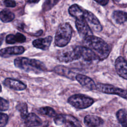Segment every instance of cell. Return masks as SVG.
I'll use <instances>...</instances> for the list:
<instances>
[{
  "mask_svg": "<svg viewBox=\"0 0 127 127\" xmlns=\"http://www.w3.org/2000/svg\"><path fill=\"white\" fill-rule=\"evenodd\" d=\"M4 4L7 7H13L15 6L16 3L13 0H5L4 1Z\"/></svg>",
  "mask_w": 127,
  "mask_h": 127,
  "instance_id": "83f0119b",
  "label": "cell"
},
{
  "mask_svg": "<svg viewBox=\"0 0 127 127\" xmlns=\"http://www.w3.org/2000/svg\"><path fill=\"white\" fill-rule=\"evenodd\" d=\"M15 66L26 71H45L46 67L41 61L35 59H29L24 57H18L14 61Z\"/></svg>",
  "mask_w": 127,
  "mask_h": 127,
  "instance_id": "7a4b0ae2",
  "label": "cell"
},
{
  "mask_svg": "<svg viewBox=\"0 0 127 127\" xmlns=\"http://www.w3.org/2000/svg\"><path fill=\"white\" fill-rule=\"evenodd\" d=\"M96 90L106 94L117 95L123 98L127 99V91L112 85L104 83L96 84Z\"/></svg>",
  "mask_w": 127,
  "mask_h": 127,
  "instance_id": "8992f818",
  "label": "cell"
},
{
  "mask_svg": "<svg viewBox=\"0 0 127 127\" xmlns=\"http://www.w3.org/2000/svg\"><path fill=\"white\" fill-rule=\"evenodd\" d=\"M16 110L19 112L21 118L25 119L28 115V107L25 102H19L16 106Z\"/></svg>",
  "mask_w": 127,
  "mask_h": 127,
  "instance_id": "d4e9b609",
  "label": "cell"
},
{
  "mask_svg": "<svg viewBox=\"0 0 127 127\" xmlns=\"http://www.w3.org/2000/svg\"><path fill=\"white\" fill-rule=\"evenodd\" d=\"M68 12L70 15L76 19L84 17V10L76 4H72L69 7Z\"/></svg>",
  "mask_w": 127,
  "mask_h": 127,
  "instance_id": "d6986e66",
  "label": "cell"
},
{
  "mask_svg": "<svg viewBox=\"0 0 127 127\" xmlns=\"http://www.w3.org/2000/svg\"><path fill=\"white\" fill-rule=\"evenodd\" d=\"M67 101L74 107L80 109L89 107L94 102L92 98L80 94L71 96L68 98Z\"/></svg>",
  "mask_w": 127,
  "mask_h": 127,
  "instance_id": "5b68a950",
  "label": "cell"
},
{
  "mask_svg": "<svg viewBox=\"0 0 127 127\" xmlns=\"http://www.w3.org/2000/svg\"><path fill=\"white\" fill-rule=\"evenodd\" d=\"M54 2H57V0H48L47 1H45L44 6H45V9L46 8L48 7V9L50 8V6H53L55 3H54Z\"/></svg>",
  "mask_w": 127,
  "mask_h": 127,
  "instance_id": "f1b7e54d",
  "label": "cell"
},
{
  "mask_svg": "<svg viewBox=\"0 0 127 127\" xmlns=\"http://www.w3.org/2000/svg\"><path fill=\"white\" fill-rule=\"evenodd\" d=\"M9 102L7 100L0 97V111H5L9 108Z\"/></svg>",
  "mask_w": 127,
  "mask_h": 127,
  "instance_id": "484cf974",
  "label": "cell"
},
{
  "mask_svg": "<svg viewBox=\"0 0 127 127\" xmlns=\"http://www.w3.org/2000/svg\"><path fill=\"white\" fill-rule=\"evenodd\" d=\"M116 117L122 126L127 127V110L124 109L118 110L116 113Z\"/></svg>",
  "mask_w": 127,
  "mask_h": 127,
  "instance_id": "7402d4cb",
  "label": "cell"
},
{
  "mask_svg": "<svg viewBox=\"0 0 127 127\" xmlns=\"http://www.w3.org/2000/svg\"><path fill=\"white\" fill-rule=\"evenodd\" d=\"M40 0H29L28 2L30 3H37Z\"/></svg>",
  "mask_w": 127,
  "mask_h": 127,
  "instance_id": "4dcf8cb0",
  "label": "cell"
},
{
  "mask_svg": "<svg viewBox=\"0 0 127 127\" xmlns=\"http://www.w3.org/2000/svg\"><path fill=\"white\" fill-rule=\"evenodd\" d=\"M54 122L58 126L65 127H81L79 121L74 116L69 115H56L54 117Z\"/></svg>",
  "mask_w": 127,
  "mask_h": 127,
  "instance_id": "52a82bcc",
  "label": "cell"
},
{
  "mask_svg": "<svg viewBox=\"0 0 127 127\" xmlns=\"http://www.w3.org/2000/svg\"><path fill=\"white\" fill-rule=\"evenodd\" d=\"M53 37L51 36H49L45 38L36 39L33 41L32 44L36 48L43 50H46L49 49Z\"/></svg>",
  "mask_w": 127,
  "mask_h": 127,
  "instance_id": "5bb4252c",
  "label": "cell"
},
{
  "mask_svg": "<svg viewBox=\"0 0 127 127\" xmlns=\"http://www.w3.org/2000/svg\"><path fill=\"white\" fill-rule=\"evenodd\" d=\"M5 41L9 44H14L16 43H22L26 41V37L20 33H17L15 35L9 34L6 37Z\"/></svg>",
  "mask_w": 127,
  "mask_h": 127,
  "instance_id": "e0dca14e",
  "label": "cell"
},
{
  "mask_svg": "<svg viewBox=\"0 0 127 127\" xmlns=\"http://www.w3.org/2000/svg\"><path fill=\"white\" fill-rule=\"evenodd\" d=\"M76 80L84 87L90 90H96V84L91 78L81 74H78L76 75Z\"/></svg>",
  "mask_w": 127,
  "mask_h": 127,
  "instance_id": "8fae6325",
  "label": "cell"
},
{
  "mask_svg": "<svg viewBox=\"0 0 127 127\" xmlns=\"http://www.w3.org/2000/svg\"><path fill=\"white\" fill-rule=\"evenodd\" d=\"M98 3L100 4L101 5L104 6L106 5L109 2V0H94Z\"/></svg>",
  "mask_w": 127,
  "mask_h": 127,
  "instance_id": "f546056e",
  "label": "cell"
},
{
  "mask_svg": "<svg viewBox=\"0 0 127 127\" xmlns=\"http://www.w3.org/2000/svg\"><path fill=\"white\" fill-rule=\"evenodd\" d=\"M83 39L84 46L90 49L97 56L99 60H103L108 57L111 48L102 39L93 35Z\"/></svg>",
  "mask_w": 127,
  "mask_h": 127,
  "instance_id": "6da1fadb",
  "label": "cell"
},
{
  "mask_svg": "<svg viewBox=\"0 0 127 127\" xmlns=\"http://www.w3.org/2000/svg\"><path fill=\"white\" fill-rule=\"evenodd\" d=\"M113 18L118 24H123L127 20V12L121 10H115L113 13Z\"/></svg>",
  "mask_w": 127,
  "mask_h": 127,
  "instance_id": "ffe728a7",
  "label": "cell"
},
{
  "mask_svg": "<svg viewBox=\"0 0 127 127\" xmlns=\"http://www.w3.org/2000/svg\"><path fill=\"white\" fill-rule=\"evenodd\" d=\"M72 34L71 26L68 23L61 24L58 27L55 37V44L59 47H64L70 42Z\"/></svg>",
  "mask_w": 127,
  "mask_h": 127,
  "instance_id": "3957f363",
  "label": "cell"
},
{
  "mask_svg": "<svg viewBox=\"0 0 127 127\" xmlns=\"http://www.w3.org/2000/svg\"><path fill=\"white\" fill-rule=\"evenodd\" d=\"M84 123L86 126L95 127H99L103 125L104 123V121L99 116L92 115H88L85 117Z\"/></svg>",
  "mask_w": 127,
  "mask_h": 127,
  "instance_id": "9a60e30c",
  "label": "cell"
},
{
  "mask_svg": "<svg viewBox=\"0 0 127 127\" xmlns=\"http://www.w3.org/2000/svg\"><path fill=\"white\" fill-rule=\"evenodd\" d=\"M8 116L4 113H0V127H4L7 123Z\"/></svg>",
  "mask_w": 127,
  "mask_h": 127,
  "instance_id": "4316f807",
  "label": "cell"
},
{
  "mask_svg": "<svg viewBox=\"0 0 127 127\" xmlns=\"http://www.w3.org/2000/svg\"><path fill=\"white\" fill-rule=\"evenodd\" d=\"M1 91V85H0V92Z\"/></svg>",
  "mask_w": 127,
  "mask_h": 127,
  "instance_id": "1f68e13d",
  "label": "cell"
},
{
  "mask_svg": "<svg viewBox=\"0 0 127 127\" xmlns=\"http://www.w3.org/2000/svg\"><path fill=\"white\" fill-rule=\"evenodd\" d=\"M24 119L25 125L27 127H38L42 124L41 119L33 113L28 114Z\"/></svg>",
  "mask_w": 127,
  "mask_h": 127,
  "instance_id": "2e32d148",
  "label": "cell"
},
{
  "mask_svg": "<svg viewBox=\"0 0 127 127\" xmlns=\"http://www.w3.org/2000/svg\"><path fill=\"white\" fill-rule=\"evenodd\" d=\"M25 49L22 46L7 47L0 50V57L7 58L12 55H20L24 53Z\"/></svg>",
  "mask_w": 127,
  "mask_h": 127,
  "instance_id": "4fadbf2b",
  "label": "cell"
},
{
  "mask_svg": "<svg viewBox=\"0 0 127 127\" xmlns=\"http://www.w3.org/2000/svg\"><path fill=\"white\" fill-rule=\"evenodd\" d=\"M84 18L87 22L90 28L93 30L100 32L102 30V27L99 20L91 12L87 10H84Z\"/></svg>",
  "mask_w": 127,
  "mask_h": 127,
  "instance_id": "9c48e42d",
  "label": "cell"
},
{
  "mask_svg": "<svg viewBox=\"0 0 127 127\" xmlns=\"http://www.w3.org/2000/svg\"><path fill=\"white\" fill-rule=\"evenodd\" d=\"M81 52L82 58L86 61L90 62L92 61L98 60V58L96 54L90 49L85 46L81 47Z\"/></svg>",
  "mask_w": 127,
  "mask_h": 127,
  "instance_id": "ac0fdd59",
  "label": "cell"
},
{
  "mask_svg": "<svg viewBox=\"0 0 127 127\" xmlns=\"http://www.w3.org/2000/svg\"><path fill=\"white\" fill-rule=\"evenodd\" d=\"M3 84L8 88L17 91L24 90L27 87L26 85L22 81L11 78L5 79L3 82Z\"/></svg>",
  "mask_w": 127,
  "mask_h": 127,
  "instance_id": "7c38bea8",
  "label": "cell"
},
{
  "mask_svg": "<svg viewBox=\"0 0 127 127\" xmlns=\"http://www.w3.org/2000/svg\"><path fill=\"white\" fill-rule=\"evenodd\" d=\"M14 17V14L8 9H3L0 12V19L4 23L12 21Z\"/></svg>",
  "mask_w": 127,
  "mask_h": 127,
  "instance_id": "44dd1931",
  "label": "cell"
},
{
  "mask_svg": "<svg viewBox=\"0 0 127 127\" xmlns=\"http://www.w3.org/2000/svg\"><path fill=\"white\" fill-rule=\"evenodd\" d=\"M75 26L79 35L83 38L93 35L91 28L84 17L76 19Z\"/></svg>",
  "mask_w": 127,
  "mask_h": 127,
  "instance_id": "ba28073f",
  "label": "cell"
},
{
  "mask_svg": "<svg viewBox=\"0 0 127 127\" xmlns=\"http://www.w3.org/2000/svg\"><path fill=\"white\" fill-rule=\"evenodd\" d=\"M115 66L118 74L127 80V61L121 56L119 57L115 61Z\"/></svg>",
  "mask_w": 127,
  "mask_h": 127,
  "instance_id": "30bf717a",
  "label": "cell"
},
{
  "mask_svg": "<svg viewBox=\"0 0 127 127\" xmlns=\"http://www.w3.org/2000/svg\"><path fill=\"white\" fill-rule=\"evenodd\" d=\"M54 70L56 73L61 76H64L68 78H71L69 75L71 73V71L68 68L64 65L56 66L55 67Z\"/></svg>",
  "mask_w": 127,
  "mask_h": 127,
  "instance_id": "603a6c76",
  "label": "cell"
},
{
  "mask_svg": "<svg viewBox=\"0 0 127 127\" xmlns=\"http://www.w3.org/2000/svg\"><path fill=\"white\" fill-rule=\"evenodd\" d=\"M81 47L77 46L63 50L58 55L57 58L59 61L64 63H69L78 60L82 58Z\"/></svg>",
  "mask_w": 127,
  "mask_h": 127,
  "instance_id": "277c9868",
  "label": "cell"
},
{
  "mask_svg": "<svg viewBox=\"0 0 127 127\" xmlns=\"http://www.w3.org/2000/svg\"><path fill=\"white\" fill-rule=\"evenodd\" d=\"M37 112L39 114L48 116L49 117H55L56 115L55 111L50 107H44L40 108L38 109Z\"/></svg>",
  "mask_w": 127,
  "mask_h": 127,
  "instance_id": "cb8c5ba5",
  "label": "cell"
}]
</instances>
